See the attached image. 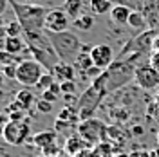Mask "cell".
Returning <instances> with one entry per match:
<instances>
[{"label":"cell","mask_w":159,"mask_h":157,"mask_svg":"<svg viewBox=\"0 0 159 157\" xmlns=\"http://www.w3.org/2000/svg\"><path fill=\"white\" fill-rule=\"evenodd\" d=\"M11 7L16 15V20L20 22L24 33H38V31H43V25H45V16H47V11L43 6H38V4H20V2H15V0H9Z\"/></svg>","instance_id":"obj_1"},{"label":"cell","mask_w":159,"mask_h":157,"mask_svg":"<svg viewBox=\"0 0 159 157\" xmlns=\"http://www.w3.org/2000/svg\"><path fill=\"white\" fill-rule=\"evenodd\" d=\"M47 36H49L52 47L58 54L60 61H65V63H74V60L81 52V42L80 38L70 33V31H63V33H49L45 31Z\"/></svg>","instance_id":"obj_2"},{"label":"cell","mask_w":159,"mask_h":157,"mask_svg":"<svg viewBox=\"0 0 159 157\" xmlns=\"http://www.w3.org/2000/svg\"><path fill=\"white\" fill-rule=\"evenodd\" d=\"M45 67L40 63L38 60L29 58L24 60L22 63H18L16 67V81L24 87H36V83L40 81V78L43 76Z\"/></svg>","instance_id":"obj_3"},{"label":"cell","mask_w":159,"mask_h":157,"mask_svg":"<svg viewBox=\"0 0 159 157\" xmlns=\"http://www.w3.org/2000/svg\"><path fill=\"white\" fill-rule=\"evenodd\" d=\"M76 130H78V134L89 143L90 146H96L98 143L107 139V125L101 119H96V118L81 121L76 127Z\"/></svg>","instance_id":"obj_4"},{"label":"cell","mask_w":159,"mask_h":157,"mask_svg":"<svg viewBox=\"0 0 159 157\" xmlns=\"http://www.w3.org/2000/svg\"><path fill=\"white\" fill-rule=\"evenodd\" d=\"M31 136V125L27 119L24 121H9L4 127V141L9 146H22L24 143L29 141Z\"/></svg>","instance_id":"obj_5"},{"label":"cell","mask_w":159,"mask_h":157,"mask_svg":"<svg viewBox=\"0 0 159 157\" xmlns=\"http://www.w3.org/2000/svg\"><path fill=\"white\" fill-rule=\"evenodd\" d=\"M134 81L143 90H154V88L159 87V70L152 63L145 61V63H141L138 69H136Z\"/></svg>","instance_id":"obj_6"},{"label":"cell","mask_w":159,"mask_h":157,"mask_svg":"<svg viewBox=\"0 0 159 157\" xmlns=\"http://www.w3.org/2000/svg\"><path fill=\"white\" fill-rule=\"evenodd\" d=\"M69 25H70V16L63 11V7H54V9L47 11L43 31H49V33H63V31H69Z\"/></svg>","instance_id":"obj_7"},{"label":"cell","mask_w":159,"mask_h":157,"mask_svg":"<svg viewBox=\"0 0 159 157\" xmlns=\"http://www.w3.org/2000/svg\"><path fill=\"white\" fill-rule=\"evenodd\" d=\"M90 56H92V61L94 65L99 67V69H109L114 61V51L110 47L109 43H98L94 45L92 51H90Z\"/></svg>","instance_id":"obj_8"},{"label":"cell","mask_w":159,"mask_h":157,"mask_svg":"<svg viewBox=\"0 0 159 157\" xmlns=\"http://www.w3.org/2000/svg\"><path fill=\"white\" fill-rule=\"evenodd\" d=\"M54 74V78L58 79V83H63V81H72L76 79V67L72 63H65V61H60L54 69L51 70Z\"/></svg>","instance_id":"obj_9"},{"label":"cell","mask_w":159,"mask_h":157,"mask_svg":"<svg viewBox=\"0 0 159 157\" xmlns=\"http://www.w3.org/2000/svg\"><path fill=\"white\" fill-rule=\"evenodd\" d=\"M87 148H90V145L81 137L80 134H72V136L67 137V141H65V152L69 154V157H76L80 152H83V150H87Z\"/></svg>","instance_id":"obj_10"},{"label":"cell","mask_w":159,"mask_h":157,"mask_svg":"<svg viewBox=\"0 0 159 157\" xmlns=\"http://www.w3.org/2000/svg\"><path fill=\"white\" fill-rule=\"evenodd\" d=\"M56 139H58V132H56V130H43V132H38L36 136H33L31 143H33L34 146L45 150V148L56 145Z\"/></svg>","instance_id":"obj_11"},{"label":"cell","mask_w":159,"mask_h":157,"mask_svg":"<svg viewBox=\"0 0 159 157\" xmlns=\"http://www.w3.org/2000/svg\"><path fill=\"white\" fill-rule=\"evenodd\" d=\"M130 13H132V9L127 7V6H114L112 11L109 13V18H110V22H112L114 25L123 27V25H129Z\"/></svg>","instance_id":"obj_12"},{"label":"cell","mask_w":159,"mask_h":157,"mask_svg":"<svg viewBox=\"0 0 159 157\" xmlns=\"http://www.w3.org/2000/svg\"><path fill=\"white\" fill-rule=\"evenodd\" d=\"M129 27L134 29L136 33H143V31L150 29L148 27V20H147V15L143 11H132L129 16Z\"/></svg>","instance_id":"obj_13"},{"label":"cell","mask_w":159,"mask_h":157,"mask_svg":"<svg viewBox=\"0 0 159 157\" xmlns=\"http://www.w3.org/2000/svg\"><path fill=\"white\" fill-rule=\"evenodd\" d=\"M4 49L13 54H22L24 51H27V43H25L24 36H6Z\"/></svg>","instance_id":"obj_14"},{"label":"cell","mask_w":159,"mask_h":157,"mask_svg":"<svg viewBox=\"0 0 159 157\" xmlns=\"http://www.w3.org/2000/svg\"><path fill=\"white\" fill-rule=\"evenodd\" d=\"M15 99L20 103V107L24 108V110H29L33 105H36V98H34V94L31 92L29 88H22V90H18L16 96H15Z\"/></svg>","instance_id":"obj_15"},{"label":"cell","mask_w":159,"mask_h":157,"mask_svg":"<svg viewBox=\"0 0 159 157\" xmlns=\"http://www.w3.org/2000/svg\"><path fill=\"white\" fill-rule=\"evenodd\" d=\"M114 7L110 0H89V9L94 15H109Z\"/></svg>","instance_id":"obj_16"},{"label":"cell","mask_w":159,"mask_h":157,"mask_svg":"<svg viewBox=\"0 0 159 157\" xmlns=\"http://www.w3.org/2000/svg\"><path fill=\"white\" fill-rule=\"evenodd\" d=\"M63 11L69 15L70 18H78L81 15V9H83V0H63Z\"/></svg>","instance_id":"obj_17"},{"label":"cell","mask_w":159,"mask_h":157,"mask_svg":"<svg viewBox=\"0 0 159 157\" xmlns=\"http://www.w3.org/2000/svg\"><path fill=\"white\" fill-rule=\"evenodd\" d=\"M76 70L80 72H85V70H89L92 65H94V61H92V56H90V52H80L76 60H74V63H72Z\"/></svg>","instance_id":"obj_18"},{"label":"cell","mask_w":159,"mask_h":157,"mask_svg":"<svg viewBox=\"0 0 159 157\" xmlns=\"http://www.w3.org/2000/svg\"><path fill=\"white\" fill-rule=\"evenodd\" d=\"M24 60L20 58V54H13L7 52L6 49H0V67H6V65H18Z\"/></svg>","instance_id":"obj_19"},{"label":"cell","mask_w":159,"mask_h":157,"mask_svg":"<svg viewBox=\"0 0 159 157\" xmlns=\"http://www.w3.org/2000/svg\"><path fill=\"white\" fill-rule=\"evenodd\" d=\"M72 24H74V27L80 29V31H90L92 25H94V18H92L90 15H80L78 18L72 20Z\"/></svg>","instance_id":"obj_20"},{"label":"cell","mask_w":159,"mask_h":157,"mask_svg":"<svg viewBox=\"0 0 159 157\" xmlns=\"http://www.w3.org/2000/svg\"><path fill=\"white\" fill-rule=\"evenodd\" d=\"M114 6H127L132 11H143L147 6V0H110Z\"/></svg>","instance_id":"obj_21"},{"label":"cell","mask_w":159,"mask_h":157,"mask_svg":"<svg viewBox=\"0 0 159 157\" xmlns=\"http://www.w3.org/2000/svg\"><path fill=\"white\" fill-rule=\"evenodd\" d=\"M54 81H56V78H54V74H52L51 70H45V72H43V76L40 78V81L36 83V87H38L40 90H42V92H43V90H47V88H51V85H52Z\"/></svg>","instance_id":"obj_22"},{"label":"cell","mask_w":159,"mask_h":157,"mask_svg":"<svg viewBox=\"0 0 159 157\" xmlns=\"http://www.w3.org/2000/svg\"><path fill=\"white\" fill-rule=\"evenodd\" d=\"M6 34L7 36H22L24 34V29H22L18 20H11L6 24Z\"/></svg>","instance_id":"obj_23"},{"label":"cell","mask_w":159,"mask_h":157,"mask_svg":"<svg viewBox=\"0 0 159 157\" xmlns=\"http://www.w3.org/2000/svg\"><path fill=\"white\" fill-rule=\"evenodd\" d=\"M36 110L40 114H51L52 112V103L40 98V99H36Z\"/></svg>","instance_id":"obj_24"},{"label":"cell","mask_w":159,"mask_h":157,"mask_svg":"<svg viewBox=\"0 0 159 157\" xmlns=\"http://www.w3.org/2000/svg\"><path fill=\"white\" fill-rule=\"evenodd\" d=\"M60 87H61V94H74L76 92V81L72 79V81H63V83H60Z\"/></svg>","instance_id":"obj_25"},{"label":"cell","mask_w":159,"mask_h":157,"mask_svg":"<svg viewBox=\"0 0 159 157\" xmlns=\"http://www.w3.org/2000/svg\"><path fill=\"white\" fill-rule=\"evenodd\" d=\"M16 67L18 65H6V67H2V74L7 79H16Z\"/></svg>","instance_id":"obj_26"},{"label":"cell","mask_w":159,"mask_h":157,"mask_svg":"<svg viewBox=\"0 0 159 157\" xmlns=\"http://www.w3.org/2000/svg\"><path fill=\"white\" fill-rule=\"evenodd\" d=\"M42 99L54 103V101H58V94H56V92H52L51 88H47V90H43V92H42Z\"/></svg>","instance_id":"obj_27"},{"label":"cell","mask_w":159,"mask_h":157,"mask_svg":"<svg viewBox=\"0 0 159 157\" xmlns=\"http://www.w3.org/2000/svg\"><path fill=\"white\" fill-rule=\"evenodd\" d=\"M129 157H154V152H150V150H134V152H130Z\"/></svg>","instance_id":"obj_28"},{"label":"cell","mask_w":159,"mask_h":157,"mask_svg":"<svg viewBox=\"0 0 159 157\" xmlns=\"http://www.w3.org/2000/svg\"><path fill=\"white\" fill-rule=\"evenodd\" d=\"M7 116H9L11 121H24L25 119V110H15V112H11Z\"/></svg>","instance_id":"obj_29"},{"label":"cell","mask_w":159,"mask_h":157,"mask_svg":"<svg viewBox=\"0 0 159 157\" xmlns=\"http://www.w3.org/2000/svg\"><path fill=\"white\" fill-rule=\"evenodd\" d=\"M78 99L80 98H76V94H63V101H65L67 105L76 107V105H78Z\"/></svg>","instance_id":"obj_30"},{"label":"cell","mask_w":159,"mask_h":157,"mask_svg":"<svg viewBox=\"0 0 159 157\" xmlns=\"http://www.w3.org/2000/svg\"><path fill=\"white\" fill-rule=\"evenodd\" d=\"M150 63L159 70V51H154V52L150 54Z\"/></svg>","instance_id":"obj_31"},{"label":"cell","mask_w":159,"mask_h":157,"mask_svg":"<svg viewBox=\"0 0 159 157\" xmlns=\"http://www.w3.org/2000/svg\"><path fill=\"white\" fill-rule=\"evenodd\" d=\"M7 6H9V0H0V16H2L4 13H6Z\"/></svg>","instance_id":"obj_32"},{"label":"cell","mask_w":159,"mask_h":157,"mask_svg":"<svg viewBox=\"0 0 159 157\" xmlns=\"http://www.w3.org/2000/svg\"><path fill=\"white\" fill-rule=\"evenodd\" d=\"M132 134H134V136H143V134H145V130H143L141 125H136V127L132 128Z\"/></svg>","instance_id":"obj_33"},{"label":"cell","mask_w":159,"mask_h":157,"mask_svg":"<svg viewBox=\"0 0 159 157\" xmlns=\"http://www.w3.org/2000/svg\"><path fill=\"white\" fill-rule=\"evenodd\" d=\"M9 121H11V119H9V116H7V114H2V112H0V125H2V127H6Z\"/></svg>","instance_id":"obj_34"},{"label":"cell","mask_w":159,"mask_h":157,"mask_svg":"<svg viewBox=\"0 0 159 157\" xmlns=\"http://www.w3.org/2000/svg\"><path fill=\"white\" fill-rule=\"evenodd\" d=\"M92 51V47L90 45H87V43H81V52H90Z\"/></svg>","instance_id":"obj_35"},{"label":"cell","mask_w":159,"mask_h":157,"mask_svg":"<svg viewBox=\"0 0 159 157\" xmlns=\"http://www.w3.org/2000/svg\"><path fill=\"white\" fill-rule=\"evenodd\" d=\"M4 78H6V76H4V74H2V72H0V87H2V85H4Z\"/></svg>","instance_id":"obj_36"},{"label":"cell","mask_w":159,"mask_h":157,"mask_svg":"<svg viewBox=\"0 0 159 157\" xmlns=\"http://www.w3.org/2000/svg\"><path fill=\"white\" fill-rule=\"evenodd\" d=\"M154 157H159V148L157 150H154Z\"/></svg>","instance_id":"obj_37"},{"label":"cell","mask_w":159,"mask_h":157,"mask_svg":"<svg viewBox=\"0 0 159 157\" xmlns=\"http://www.w3.org/2000/svg\"><path fill=\"white\" fill-rule=\"evenodd\" d=\"M156 103H157V108H159V92H157V96H156Z\"/></svg>","instance_id":"obj_38"},{"label":"cell","mask_w":159,"mask_h":157,"mask_svg":"<svg viewBox=\"0 0 159 157\" xmlns=\"http://www.w3.org/2000/svg\"><path fill=\"white\" fill-rule=\"evenodd\" d=\"M0 136H4V127L0 125Z\"/></svg>","instance_id":"obj_39"},{"label":"cell","mask_w":159,"mask_h":157,"mask_svg":"<svg viewBox=\"0 0 159 157\" xmlns=\"http://www.w3.org/2000/svg\"><path fill=\"white\" fill-rule=\"evenodd\" d=\"M4 98V92H2V88H0V99Z\"/></svg>","instance_id":"obj_40"},{"label":"cell","mask_w":159,"mask_h":157,"mask_svg":"<svg viewBox=\"0 0 159 157\" xmlns=\"http://www.w3.org/2000/svg\"><path fill=\"white\" fill-rule=\"evenodd\" d=\"M27 2H29V4H34V2H36V0H27Z\"/></svg>","instance_id":"obj_41"},{"label":"cell","mask_w":159,"mask_h":157,"mask_svg":"<svg viewBox=\"0 0 159 157\" xmlns=\"http://www.w3.org/2000/svg\"><path fill=\"white\" fill-rule=\"evenodd\" d=\"M157 145H159V132H157Z\"/></svg>","instance_id":"obj_42"},{"label":"cell","mask_w":159,"mask_h":157,"mask_svg":"<svg viewBox=\"0 0 159 157\" xmlns=\"http://www.w3.org/2000/svg\"><path fill=\"white\" fill-rule=\"evenodd\" d=\"M0 112H2V105H0Z\"/></svg>","instance_id":"obj_43"},{"label":"cell","mask_w":159,"mask_h":157,"mask_svg":"<svg viewBox=\"0 0 159 157\" xmlns=\"http://www.w3.org/2000/svg\"><path fill=\"white\" fill-rule=\"evenodd\" d=\"M0 157H2V155H0Z\"/></svg>","instance_id":"obj_44"}]
</instances>
